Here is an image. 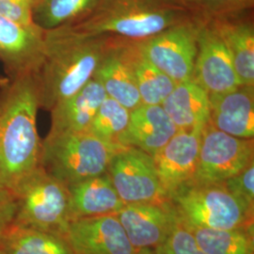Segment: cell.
<instances>
[{
	"mask_svg": "<svg viewBox=\"0 0 254 254\" xmlns=\"http://www.w3.org/2000/svg\"><path fill=\"white\" fill-rule=\"evenodd\" d=\"M115 215L136 252L160 248L177 221L170 201L167 203H128Z\"/></svg>",
	"mask_w": 254,
	"mask_h": 254,
	"instance_id": "7c38bea8",
	"label": "cell"
},
{
	"mask_svg": "<svg viewBox=\"0 0 254 254\" xmlns=\"http://www.w3.org/2000/svg\"><path fill=\"white\" fill-rule=\"evenodd\" d=\"M0 15L27 27H37L32 19L30 6L11 0H0Z\"/></svg>",
	"mask_w": 254,
	"mask_h": 254,
	"instance_id": "f546056e",
	"label": "cell"
},
{
	"mask_svg": "<svg viewBox=\"0 0 254 254\" xmlns=\"http://www.w3.org/2000/svg\"><path fill=\"white\" fill-rule=\"evenodd\" d=\"M209 122L218 130L240 138H254V87L240 86L222 94L209 95Z\"/></svg>",
	"mask_w": 254,
	"mask_h": 254,
	"instance_id": "ac0fdd59",
	"label": "cell"
},
{
	"mask_svg": "<svg viewBox=\"0 0 254 254\" xmlns=\"http://www.w3.org/2000/svg\"><path fill=\"white\" fill-rule=\"evenodd\" d=\"M106 97L102 84L93 76L79 91L50 110L52 119L49 132L90 131L96 112Z\"/></svg>",
	"mask_w": 254,
	"mask_h": 254,
	"instance_id": "d6986e66",
	"label": "cell"
},
{
	"mask_svg": "<svg viewBox=\"0 0 254 254\" xmlns=\"http://www.w3.org/2000/svg\"><path fill=\"white\" fill-rule=\"evenodd\" d=\"M178 132L161 105L141 104L130 111V120L119 143L153 156Z\"/></svg>",
	"mask_w": 254,
	"mask_h": 254,
	"instance_id": "e0dca14e",
	"label": "cell"
},
{
	"mask_svg": "<svg viewBox=\"0 0 254 254\" xmlns=\"http://www.w3.org/2000/svg\"><path fill=\"white\" fill-rule=\"evenodd\" d=\"M192 80L208 95L222 94L241 86L227 47L210 20L204 21L199 30Z\"/></svg>",
	"mask_w": 254,
	"mask_h": 254,
	"instance_id": "30bf717a",
	"label": "cell"
},
{
	"mask_svg": "<svg viewBox=\"0 0 254 254\" xmlns=\"http://www.w3.org/2000/svg\"><path fill=\"white\" fill-rule=\"evenodd\" d=\"M68 190L71 221L114 215L125 205L108 173L68 186Z\"/></svg>",
	"mask_w": 254,
	"mask_h": 254,
	"instance_id": "ffe728a7",
	"label": "cell"
},
{
	"mask_svg": "<svg viewBox=\"0 0 254 254\" xmlns=\"http://www.w3.org/2000/svg\"><path fill=\"white\" fill-rule=\"evenodd\" d=\"M115 40L113 37L93 76L102 84L107 96L131 111L141 105V100L130 61L128 40L125 43H122V38H119L120 43Z\"/></svg>",
	"mask_w": 254,
	"mask_h": 254,
	"instance_id": "9a60e30c",
	"label": "cell"
},
{
	"mask_svg": "<svg viewBox=\"0 0 254 254\" xmlns=\"http://www.w3.org/2000/svg\"><path fill=\"white\" fill-rule=\"evenodd\" d=\"M11 1H14V2H18L21 4H25L27 6H30L32 8V4H33V0H11Z\"/></svg>",
	"mask_w": 254,
	"mask_h": 254,
	"instance_id": "d6a6232c",
	"label": "cell"
},
{
	"mask_svg": "<svg viewBox=\"0 0 254 254\" xmlns=\"http://www.w3.org/2000/svg\"><path fill=\"white\" fill-rule=\"evenodd\" d=\"M231 56L241 86H254V27L253 9L210 20Z\"/></svg>",
	"mask_w": 254,
	"mask_h": 254,
	"instance_id": "2e32d148",
	"label": "cell"
},
{
	"mask_svg": "<svg viewBox=\"0 0 254 254\" xmlns=\"http://www.w3.org/2000/svg\"><path fill=\"white\" fill-rule=\"evenodd\" d=\"M34 73L9 77L0 88V188L13 190L39 167L42 141Z\"/></svg>",
	"mask_w": 254,
	"mask_h": 254,
	"instance_id": "6da1fadb",
	"label": "cell"
},
{
	"mask_svg": "<svg viewBox=\"0 0 254 254\" xmlns=\"http://www.w3.org/2000/svg\"><path fill=\"white\" fill-rule=\"evenodd\" d=\"M161 106L178 130H202L210 120L208 93L193 80L177 83Z\"/></svg>",
	"mask_w": 254,
	"mask_h": 254,
	"instance_id": "44dd1931",
	"label": "cell"
},
{
	"mask_svg": "<svg viewBox=\"0 0 254 254\" xmlns=\"http://www.w3.org/2000/svg\"><path fill=\"white\" fill-rule=\"evenodd\" d=\"M237 199L254 208V163L221 183Z\"/></svg>",
	"mask_w": 254,
	"mask_h": 254,
	"instance_id": "f1b7e54d",
	"label": "cell"
},
{
	"mask_svg": "<svg viewBox=\"0 0 254 254\" xmlns=\"http://www.w3.org/2000/svg\"><path fill=\"white\" fill-rule=\"evenodd\" d=\"M205 20L190 18L144 40L135 41L141 55L177 83L192 80L198 34Z\"/></svg>",
	"mask_w": 254,
	"mask_h": 254,
	"instance_id": "52a82bcc",
	"label": "cell"
},
{
	"mask_svg": "<svg viewBox=\"0 0 254 254\" xmlns=\"http://www.w3.org/2000/svg\"><path fill=\"white\" fill-rule=\"evenodd\" d=\"M201 130H178L154 154V167L169 199L192 184L200 152Z\"/></svg>",
	"mask_w": 254,
	"mask_h": 254,
	"instance_id": "8fae6325",
	"label": "cell"
},
{
	"mask_svg": "<svg viewBox=\"0 0 254 254\" xmlns=\"http://www.w3.org/2000/svg\"><path fill=\"white\" fill-rule=\"evenodd\" d=\"M191 16L211 20L254 9V0H163Z\"/></svg>",
	"mask_w": 254,
	"mask_h": 254,
	"instance_id": "4316f807",
	"label": "cell"
},
{
	"mask_svg": "<svg viewBox=\"0 0 254 254\" xmlns=\"http://www.w3.org/2000/svg\"><path fill=\"white\" fill-rule=\"evenodd\" d=\"M34 1H35V0H33V2H34Z\"/></svg>",
	"mask_w": 254,
	"mask_h": 254,
	"instance_id": "836d02e7",
	"label": "cell"
},
{
	"mask_svg": "<svg viewBox=\"0 0 254 254\" xmlns=\"http://www.w3.org/2000/svg\"></svg>",
	"mask_w": 254,
	"mask_h": 254,
	"instance_id": "e575fe53",
	"label": "cell"
},
{
	"mask_svg": "<svg viewBox=\"0 0 254 254\" xmlns=\"http://www.w3.org/2000/svg\"><path fill=\"white\" fill-rule=\"evenodd\" d=\"M74 254H136L116 215L75 219L66 236Z\"/></svg>",
	"mask_w": 254,
	"mask_h": 254,
	"instance_id": "4fadbf2b",
	"label": "cell"
},
{
	"mask_svg": "<svg viewBox=\"0 0 254 254\" xmlns=\"http://www.w3.org/2000/svg\"><path fill=\"white\" fill-rule=\"evenodd\" d=\"M136 254H164L161 248L158 249H144V250H139L136 252Z\"/></svg>",
	"mask_w": 254,
	"mask_h": 254,
	"instance_id": "1f68e13d",
	"label": "cell"
},
{
	"mask_svg": "<svg viewBox=\"0 0 254 254\" xmlns=\"http://www.w3.org/2000/svg\"><path fill=\"white\" fill-rule=\"evenodd\" d=\"M160 248L164 254H205L198 245L190 230L178 218Z\"/></svg>",
	"mask_w": 254,
	"mask_h": 254,
	"instance_id": "83f0119b",
	"label": "cell"
},
{
	"mask_svg": "<svg viewBox=\"0 0 254 254\" xmlns=\"http://www.w3.org/2000/svg\"><path fill=\"white\" fill-rule=\"evenodd\" d=\"M187 227L205 254H254V225L231 230Z\"/></svg>",
	"mask_w": 254,
	"mask_h": 254,
	"instance_id": "d4e9b609",
	"label": "cell"
},
{
	"mask_svg": "<svg viewBox=\"0 0 254 254\" xmlns=\"http://www.w3.org/2000/svg\"><path fill=\"white\" fill-rule=\"evenodd\" d=\"M196 18L163 0H100L85 17L67 27L90 36L140 41Z\"/></svg>",
	"mask_w": 254,
	"mask_h": 254,
	"instance_id": "3957f363",
	"label": "cell"
},
{
	"mask_svg": "<svg viewBox=\"0 0 254 254\" xmlns=\"http://www.w3.org/2000/svg\"><path fill=\"white\" fill-rule=\"evenodd\" d=\"M128 48L141 104L162 105L176 83L146 60L135 41L128 40Z\"/></svg>",
	"mask_w": 254,
	"mask_h": 254,
	"instance_id": "603a6c76",
	"label": "cell"
},
{
	"mask_svg": "<svg viewBox=\"0 0 254 254\" xmlns=\"http://www.w3.org/2000/svg\"><path fill=\"white\" fill-rule=\"evenodd\" d=\"M177 218L190 227L217 230L254 225V208L222 184H190L170 198Z\"/></svg>",
	"mask_w": 254,
	"mask_h": 254,
	"instance_id": "5b68a950",
	"label": "cell"
},
{
	"mask_svg": "<svg viewBox=\"0 0 254 254\" xmlns=\"http://www.w3.org/2000/svg\"><path fill=\"white\" fill-rule=\"evenodd\" d=\"M43 52V29L24 27L0 15V59L9 77L36 73Z\"/></svg>",
	"mask_w": 254,
	"mask_h": 254,
	"instance_id": "5bb4252c",
	"label": "cell"
},
{
	"mask_svg": "<svg viewBox=\"0 0 254 254\" xmlns=\"http://www.w3.org/2000/svg\"><path fill=\"white\" fill-rule=\"evenodd\" d=\"M15 200L13 224L66 236L71 222L68 187L40 166L11 191Z\"/></svg>",
	"mask_w": 254,
	"mask_h": 254,
	"instance_id": "8992f818",
	"label": "cell"
},
{
	"mask_svg": "<svg viewBox=\"0 0 254 254\" xmlns=\"http://www.w3.org/2000/svg\"><path fill=\"white\" fill-rule=\"evenodd\" d=\"M113 37L90 36L67 26L44 30V52L34 73L40 108L51 110L93 77Z\"/></svg>",
	"mask_w": 254,
	"mask_h": 254,
	"instance_id": "7a4b0ae2",
	"label": "cell"
},
{
	"mask_svg": "<svg viewBox=\"0 0 254 254\" xmlns=\"http://www.w3.org/2000/svg\"><path fill=\"white\" fill-rule=\"evenodd\" d=\"M107 173L119 197L128 203H167L170 201L151 155L135 147L119 151Z\"/></svg>",
	"mask_w": 254,
	"mask_h": 254,
	"instance_id": "9c48e42d",
	"label": "cell"
},
{
	"mask_svg": "<svg viewBox=\"0 0 254 254\" xmlns=\"http://www.w3.org/2000/svg\"><path fill=\"white\" fill-rule=\"evenodd\" d=\"M254 138L228 135L208 122L201 130L192 184H221L254 162Z\"/></svg>",
	"mask_w": 254,
	"mask_h": 254,
	"instance_id": "ba28073f",
	"label": "cell"
},
{
	"mask_svg": "<svg viewBox=\"0 0 254 254\" xmlns=\"http://www.w3.org/2000/svg\"><path fill=\"white\" fill-rule=\"evenodd\" d=\"M15 210V200L12 193L0 188V239L13 223Z\"/></svg>",
	"mask_w": 254,
	"mask_h": 254,
	"instance_id": "4dcf8cb0",
	"label": "cell"
},
{
	"mask_svg": "<svg viewBox=\"0 0 254 254\" xmlns=\"http://www.w3.org/2000/svg\"><path fill=\"white\" fill-rule=\"evenodd\" d=\"M0 254H74L63 235L13 223L0 239Z\"/></svg>",
	"mask_w": 254,
	"mask_h": 254,
	"instance_id": "7402d4cb",
	"label": "cell"
},
{
	"mask_svg": "<svg viewBox=\"0 0 254 254\" xmlns=\"http://www.w3.org/2000/svg\"><path fill=\"white\" fill-rule=\"evenodd\" d=\"M129 120L130 110L107 96L96 112L90 131L105 140L119 143L127 130Z\"/></svg>",
	"mask_w": 254,
	"mask_h": 254,
	"instance_id": "484cf974",
	"label": "cell"
},
{
	"mask_svg": "<svg viewBox=\"0 0 254 254\" xmlns=\"http://www.w3.org/2000/svg\"><path fill=\"white\" fill-rule=\"evenodd\" d=\"M100 0H35L32 19L43 30H52L77 22L96 7Z\"/></svg>",
	"mask_w": 254,
	"mask_h": 254,
	"instance_id": "cb8c5ba5",
	"label": "cell"
},
{
	"mask_svg": "<svg viewBox=\"0 0 254 254\" xmlns=\"http://www.w3.org/2000/svg\"><path fill=\"white\" fill-rule=\"evenodd\" d=\"M126 147L91 131L49 132L42 141L39 166L68 187L107 173L112 157Z\"/></svg>",
	"mask_w": 254,
	"mask_h": 254,
	"instance_id": "277c9868",
	"label": "cell"
}]
</instances>
